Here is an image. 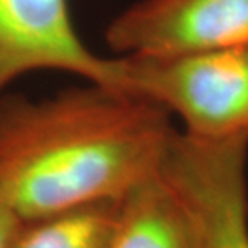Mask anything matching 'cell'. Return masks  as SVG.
I'll return each instance as SVG.
<instances>
[{
	"mask_svg": "<svg viewBox=\"0 0 248 248\" xmlns=\"http://www.w3.org/2000/svg\"><path fill=\"white\" fill-rule=\"evenodd\" d=\"M108 248H200L190 213L160 170L118 200Z\"/></svg>",
	"mask_w": 248,
	"mask_h": 248,
	"instance_id": "cell-6",
	"label": "cell"
},
{
	"mask_svg": "<svg viewBox=\"0 0 248 248\" xmlns=\"http://www.w3.org/2000/svg\"><path fill=\"white\" fill-rule=\"evenodd\" d=\"M23 219L0 192V248H8Z\"/></svg>",
	"mask_w": 248,
	"mask_h": 248,
	"instance_id": "cell-8",
	"label": "cell"
},
{
	"mask_svg": "<svg viewBox=\"0 0 248 248\" xmlns=\"http://www.w3.org/2000/svg\"><path fill=\"white\" fill-rule=\"evenodd\" d=\"M116 202H100L23 221L8 248H108Z\"/></svg>",
	"mask_w": 248,
	"mask_h": 248,
	"instance_id": "cell-7",
	"label": "cell"
},
{
	"mask_svg": "<svg viewBox=\"0 0 248 248\" xmlns=\"http://www.w3.org/2000/svg\"><path fill=\"white\" fill-rule=\"evenodd\" d=\"M116 62L118 89L174 113L184 132L205 139L248 134V46Z\"/></svg>",
	"mask_w": 248,
	"mask_h": 248,
	"instance_id": "cell-2",
	"label": "cell"
},
{
	"mask_svg": "<svg viewBox=\"0 0 248 248\" xmlns=\"http://www.w3.org/2000/svg\"><path fill=\"white\" fill-rule=\"evenodd\" d=\"M174 131L165 108L95 82L41 100L2 93L0 192L23 221L116 202L160 170Z\"/></svg>",
	"mask_w": 248,
	"mask_h": 248,
	"instance_id": "cell-1",
	"label": "cell"
},
{
	"mask_svg": "<svg viewBox=\"0 0 248 248\" xmlns=\"http://www.w3.org/2000/svg\"><path fill=\"white\" fill-rule=\"evenodd\" d=\"M105 39L134 57L248 46V0H139L108 24Z\"/></svg>",
	"mask_w": 248,
	"mask_h": 248,
	"instance_id": "cell-4",
	"label": "cell"
},
{
	"mask_svg": "<svg viewBox=\"0 0 248 248\" xmlns=\"http://www.w3.org/2000/svg\"><path fill=\"white\" fill-rule=\"evenodd\" d=\"M39 69L73 73L118 89L116 58L86 47L69 0H0V95L18 78Z\"/></svg>",
	"mask_w": 248,
	"mask_h": 248,
	"instance_id": "cell-5",
	"label": "cell"
},
{
	"mask_svg": "<svg viewBox=\"0 0 248 248\" xmlns=\"http://www.w3.org/2000/svg\"><path fill=\"white\" fill-rule=\"evenodd\" d=\"M247 163L248 134L171 136L160 172L190 213L200 248H248Z\"/></svg>",
	"mask_w": 248,
	"mask_h": 248,
	"instance_id": "cell-3",
	"label": "cell"
}]
</instances>
